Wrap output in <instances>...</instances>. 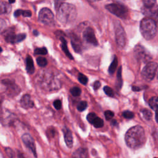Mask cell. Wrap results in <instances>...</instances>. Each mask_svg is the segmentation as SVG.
I'll list each match as a JSON object with an SVG mask.
<instances>
[{"mask_svg":"<svg viewBox=\"0 0 158 158\" xmlns=\"http://www.w3.org/2000/svg\"><path fill=\"white\" fill-rule=\"evenodd\" d=\"M71 43L73 49L76 52L79 53L81 52V43L80 41V39H78V38L74 35H73L71 37Z\"/></svg>","mask_w":158,"mask_h":158,"instance_id":"obj_15","label":"cell"},{"mask_svg":"<svg viewBox=\"0 0 158 158\" xmlns=\"http://www.w3.org/2000/svg\"><path fill=\"white\" fill-rule=\"evenodd\" d=\"M2 51V48H1V47L0 46V53H1Z\"/></svg>","mask_w":158,"mask_h":158,"instance_id":"obj_44","label":"cell"},{"mask_svg":"<svg viewBox=\"0 0 158 158\" xmlns=\"http://www.w3.org/2000/svg\"><path fill=\"white\" fill-rule=\"evenodd\" d=\"M154 158H157V157H154Z\"/></svg>","mask_w":158,"mask_h":158,"instance_id":"obj_46","label":"cell"},{"mask_svg":"<svg viewBox=\"0 0 158 158\" xmlns=\"http://www.w3.org/2000/svg\"><path fill=\"white\" fill-rule=\"evenodd\" d=\"M36 62H37L38 65L41 67H44L46 66L48 64L47 59L43 57H38L36 59Z\"/></svg>","mask_w":158,"mask_h":158,"instance_id":"obj_26","label":"cell"},{"mask_svg":"<svg viewBox=\"0 0 158 158\" xmlns=\"http://www.w3.org/2000/svg\"><path fill=\"white\" fill-rule=\"evenodd\" d=\"M93 89L94 90H97L98 89L100 86H101V83L99 81L97 80V81H95L94 83H93Z\"/></svg>","mask_w":158,"mask_h":158,"instance_id":"obj_38","label":"cell"},{"mask_svg":"<svg viewBox=\"0 0 158 158\" xmlns=\"http://www.w3.org/2000/svg\"><path fill=\"white\" fill-rule=\"evenodd\" d=\"M87 107H88L87 102L86 101H81L78 103L77 108L78 110L82 112V111L85 110L87 108Z\"/></svg>","mask_w":158,"mask_h":158,"instance_id":"obj_27","label":"cell"},{"mask_svg":"<svg viewBox=\"0 0 158 158\" xmlns=\"http://www.w3.org/2000/svg\"><path fill=\"white\" fill-rule=\"evenodd\" d=\"M20 103V106L25 109L32 108L34 106V102L31 100V96L28 94H24L22 97Z\"/></svg>","mask_w":158,"mask_h":158,"instance_id":"obj_13","label":"cell"},{"mask_svg":"<svg viewBox=\"0 0 158 158\" xmlns=\"http://www.w3.org/2000/svg\"><path fill=\"white\" fill-rule=\"evenodd\" d=\"M132 90L133 91H140V90H141V89L139 88V87H138V86H132Z\"/></svg>","mask_w":158,"mask_h":158,"instance_id":"obj_40","label":"cell"},{"mask_svg":"<svg viewBox=\"0 0 158 158\" xmlns=\"http://www.w3.org/2000/svg\"><path fill=\"white\" fill-rule=\"evenodd\" d=\"M143 2L144 8L152 9L155 5V3L156 2V1H152V0H145V1H143Z\"/></svg>","mask_w":158,"mask_h":158,"instance_id":"obj_28","label":"cell"},{"mask_svg":"<svg viewBox=\"0 0 158 158\" xmlns=\"http://www.w3.org/2000/svg\"><path fill=\"white\" fill-rule=\"evenodd\" d=\"M96 117H97V115H96V114L95 113H94V112H90V113H89V114L87 115V116H86V119H87V120L91 124L92 122H93V121L94 120V119Z\"/></svg>","mask_w":158,"mask_h":158,"instance_id":"obj_34","label":"cell"},{"mask_svg":"<svg viewBox=\"0 0 158 158\" xmlns=\"http://www.w3.org/2000/svg\"><path fill=\"white\" fill-rule=\"evenodd\" d=\"M10 10V4L4 1H0V14H8Z\"/></svg>","mask_w":158,"mask_h":158,"instance_id":"obj_19","label":"cell"},{"mask_svg":"<svg viewBox=\"0 0 158 158\" xmlns=\"http://www.w3.org/2000/svg\"><path fill=\"white\" fill-rule=\"evenodd\" d=\"M141 113L143 117V118L146 120H150L152 118V112L147 109H143L142 110H141Z\"/></svg>","mask_w":158,"mask_h":158,"instance_id":"obj_24","label":"cell"},{"mask_svg":"<svg viewBox=\"0 0 158 158\" xmlns=\"http://www.w3.org/2000/svg\"><path fill=\"white\" fill-rule=\"evenodd\" d=\"M104 115H105L106 119L107 120H110L111 118H112L114 117V113L111 110H106L104 112Z\"/></svg>","mask_w":158,"mask_h":158,"instance_id":"obj_36","label":"cell"},{"mask_svg":"<svg viewBox=\"0 0 158 158\" xmlns=\"http://www.w3.org/2000/svg\"><path fill=\"white\" fill-rule=\"evenodd\" d=\"M47 53L48 50L45 47L36 48L34 51V54L36 55H46Z\"/></svg>","mask_w":158,"mask_h":158,"instance_id":"obj_29","label":"cell"},{"mask_svg":"<svg viewBox=\"0 0 158 158\" xmlns=\"http://www.w3.org/2000/svg\"><path fill=\"white\" fill-rule=\"evenodd\" d=\"M14 15L15 17H19L20 15H23L25 17H30L31 16V12L29 10H22V9H17L16 10Z\"/></svg>","mask_w":158,"mask_h":158,"instance_id":"obj_21","label":"cell"},{"mask_svg":"<svg viewBox=\"0 0 158 158\" xmlns=\"http://www.w3.org/2000/svg\"><path fill=\"white\" fill-rule=\"evenodd\" d=\"M125 141L127 145L133 149L141 148L146 142V135L144 128L140 125L130 128L125 133Z\"/></svg>","mask_w":158,"mask_h":158,"instance_id":"obj_1","label":"cell"},{"mask_svg":"<svg viewBox=\"0 0 158 158\" xmlns=\"http://www.w3.org/2000/svg\"><path fill=\"white\" fill-rule=\"evenodd\" d=\"M103 90L104 91V93L109 96L110 97H113L114 96V92H113V90L112 89L108 86H105L104 88H103Z\"/></svg>","mask_w":158,"mask_h":158,"instance_id":"obj_33","label":"cell"},{"mask_svg":"<svg viewBox=\"0 0 158 158\" xmlns=\"http://www.w3.org/2000/svg\"><path fill=\"white\" fill-rule=\"evenodd\" d=\"M18 157H19V158H25V157L23 156V155L22 154H21V153H19V154H18Z\"/></svg>","mask_w":158,"mask_h":158,"instance_id":"obj_42","label":"cell"},{"mask_svg":"<svg viewBox=\"0 0 158 158\" xmlns=\"http://www.w3.org/2000/svg\"><path fill=\"white\" fill-rule=\"evenodd\" d=\"M149 107L155 112L157 109V97L153 96L149 100Z\"/></svg>","mask_w":158,"mask_h":158,"instance_id":"obj_23","label":"cell"},{"mask_svg":"<svg viewBox=\"0 0 158 158\" xmlns=\"http://www.w3.org/2000/svg\"><path fill=\"white\" fill-rule=\"evenodd\" d=\"M53 105L56 110H60L62 107V102L59 99H56L54 101Z\"/></svg>","mask_w":158,"mask_h":158,"instance_id":"obj_37","label":"cell"},{"mask_svg":"<svg viewBox=\"0 0 158 158\" xmlns=\"http://www.w3.org/2000/svg\"><path fill=\"white\" fill-rule=\"evenodd\" d=\"M105 7L110 13L120 19H125L128 17V9L123 4L118 3H111L107 4Z\"/></svg>","mask_w":158,"mask_h":158,"instance_id":"obj_4","label":"cell"},{"mask_svg":"<svg viewBox=\"0 0 158 158\" xmlns=\"http://www.w3.org/2000/svg\"><path fill=\"white\" fill-rule=\"evenodd\" d=\"M157 70V63L154 62H149L143 67L141 71V77L144 80L147 81H151L154 78Z\"/></svg>","mask_w":158,"mask_h":158,"instance_id":"obj_5","label":"cell"},{"mask_svg":"<svg viewBox=\"0 0 158 158\" xmlns=\"http://www.w3.org/2000/svg\"><path fill=\"white\" fill-rule=\"evenodd\" d=\"M0 108H1V102H0Z\"/></svg>","mask_w":158,"mask_h":158,"instance_id":"obj_45","label":"cell"},{"mask_svg":"<svg viewBox=\"0 0 158 158\" xmlns=\"http://www.w3.org/2000/svg\"><path fill=\"white\" fill-rule=\"evenodd\" d=\"M33 34H34V35H35V36H38V35H39V32H38L37 30H34V31H33Z\"/></svg>","mask_w":158,"mask_h":158,"instance_id":"obj_43","label":"cell"},{"mask_svg":"<svg viewBox=\"0 0 158 158\" xmlns=\"http://www.w3.org/2000/svg\"><path fill=\"white\" fill-rule=\"evenodd\" d=\"M6 153L9 158H15V152L14 151L10 148H6Z\"/></svg>","mask_w":158,"mask_h":158,"instance_id":"obj_35","label":"cell"},{"mask_svg":"<svg viewBox=\"0 0 158 158\" xmlns=\"http://www.w3.org/2000/svg\"><path fill=\"white\" fill-rule=\"evenodd\" d=\"M60 40L61 41V48L63 51V52L65 53V54L71 60L73 59V57L71 54V53L69 52V50L67 47V41L63 36H60Z\"/></svg>","mask_w":158,"mask_h":158,"instance_id":"obj_16","label":"cell"},{"mask_svg":"<svg viewBox=\"0 0 158 158\" xmlns=\"http://www.w3.org/2000/svg\"><path fill=\"white\" fill-rule=\"evenodd\" d=\"M123 84V80L122 78V66H120L117 70L116 78V86L117 89H121Z\"/></svg>","mask_w":158,"mask_h":158,"instance_id":"obj_20","label":"cell"},{"mask_svg":"<svg viewBox=\"0 0 158 158\" xmlns=\"http://www.w3.org/2000/svg\"><path fill=\"white\" fill-rule=\"evenodd\" d=\"M78 80L83 85H86V83H88V81L87 77L81 73H78Z\"/></svg>","mask_w":158,"mask_h":158,"instance_id":"obj_31","label":"cell"},{"mask_svg":"<svg viewBox=\"0 0 158 158\" xmlns=\"http://www.w3.org/2000/svg\"><path fill=\"white\" fill-rule=\"evenodd\" d=\"M87 149L83 148H80L77 149L73 154V158H87Z\"/></svg>","mask_w":158,"mask_h":158,"instance_id":"obj_18","label":"cell"},{"mask_svg":"<svg viewBox=\"0 0 158 158\" xmlns=\"http://www.w3.org/2000/svg\"><path fill=\"white\" fill-rule=\"evenodd\" d=\"M134 54L136 59L141 62H148L152 58L148 51L140 44H137L135 47Z\"/></svg>","mask_w":158,"mask_h":158,"instance_id":"obj_9","label":"cell"},{"mask_svg":"<svg viewBox=\"0 0 158 158\" xmlns=\"http://www.w3.org/2000/svg\"><path fill=\"white\" fill-rule=\"evenodd\" d=\"M38 20L42 23L52 26L54 24V17L52 12L47 7L42 8L38 15Z\"/></svg>","mask_w":158,"mask_h":158,"instance_id":"obj_6","label":"cell"},{"mask_svg":"<svg viewBox=\"0 0 158 158\" xmlns=\"http://www.w3.org/2000/svg\"><path fill=\"white\" fill-rule=\"evenodd\" d=\"M83 38L85 42L93 46H96L98 44L94 30L91 27H87L83 32Z\"/></svg>","mask_w":158,"mask_h":158,"instance_id":"obj_11","label":"cell"},{"mask_svg":"<svg viewBox=\"0 0 158 158\" xmlns=\"http://www.w3.org/2000/svg\"><path fill=\"white\" fill-rule=\"evenodd\" d=\"M115 37L117 46L120 49L123 48L126 44V34L119 22L115 27Z\"/></svg>","mask_w":158,"mask_h":158,"instance_id":"obj_7","label":"cell"},{"mask_svg":"<svg viewBox=\"0 0 158 158\" xmlns=\"http://www.w3.org/2000/svg\"><path fill=\"white\" fill-rule=\"evenodd\" d=\"M22 139L25 145L31 151L34 156L36 157V151L35 143L31 136L28 133H25L22 136Z\"/></svg>","mask_w":158,"mask_h":158,"instance_id":"obj_12","label":"cell"},{"mask_svg":"<svg viewBox=\"0 0 158 158\" xmlns=\"http://www.w3.org/2000/svg\"><path fill=\"white\" fill-rule=\"evenodd\" d=\"M42 86L45 88H48L49 91L59 89L60 88V81L52 75L44 76V80H42Z\"/></svg>","mask_w":158,"mask_h":158,"instance_id":"obj_8","label":"cell"},{"mask_svg":"<svg viewBox=\"0 0 158 158\" xmlns=\"http://www.w3.org/2000/svg\"><path fill=\"white\" fill-rule=\"evenodd\" d=\"M122 115L127 119H131L134 117V113L130 110H125L122 112Z\"/></svg>","mask_w":158,"mask_h":158,"instance_id":"obj_32","label":"cell"},{"mask_svg":"<svg viewBox=\"0 0 158 158\" xmlns=\"http://www.w3.org/2000/svg\"><path fill=\"white\" fill-rule=\"evenodd\" d=\"M56 10L57 20L64 25L72 23L77 17V9L72 4L62 1Z\"/></svg>","mask_w":158,"mask_h":158,"instance_id":"obj_2","label":"cell"},{"mask_svg":"<svg viewBox=\"0 0 158 158\" xmlns=\"http://www.w3.org/2000/svg\"><path fill=\"white\" fill-rule=\"evenodd\" d=\"M4 36L6 41L12 44H15V43L21 42L23 40H24L26 38L25 33L15 34L12 31H6L4 32Z\"/></svg>","mask_w":158,"mask_h":158,"instance_id":"obj_10","label":"cell"},{"mask_svg":"<svg viewBox=\"0 0 158 158\" xmlns=\"http://www.w3.org/2000/svg\"><path fill=\"white\" fill-rule=\"evenodd\" d=\"M26 70L29 74H33L35 72V67L32 57L28 55L26 57Z\"/></svg>","mask_w":158,"mask_h":158,"instance_id":"obj_17","label":"cell"},{"mask_svg":"<svg viewBox=\"0 0 158 158\" xmlns=\"http://www.w3.org/2000/svg\"><path fill=\"white\" fill-rule=\"evenodd\" d=\"M94 127L96 128H101L104 125V121L102 118L100 117H98V116L94 119L91 123Z\"/></svg>","mask_w":158,"mask_h":158,"instance_id":"obj_25","label":"cell"},{"mask_svg":"<svg viewBox=\"0 0 158 158\" xmlns=\"http://www.w3.org/2000/svg\"><path fill=\"white\" fill-rule=\"evenodd\" d=\"M140 32L147 40L154 38L157 33V24L156 21L149 17L143 19L140 22Z\"/></svg>","mask_w":158,"mask_h":158,"instance_id":"obj_3","label":"cell"},{"mask_svg":"<svg viewBox=\"0 0 158 158\" xmlns=\"http://www.w3.org/2000/svg\"><path fill=\"white\" fill-rule=\"evenodd\" d=\"M70 93L72 94V96H78L81 94V90L80 88L77 87V86H75V87H73L72 88L70 89Z\"/></svg>","mask_w":158,"mask_h":158,"instance_id":"obj_30","label":"cell"},{"mask_svg":"<svg viewBox=\"0 0 158 158\" xmlns=\"http://www.w3.org/2000/svg\"><path fill=\"white\" fill-rule=\"evenodd\" d=\"M63 132H64V140H65V144L69 148H71L73 146V143L72 133L71 131L67 128H65L63 129Z\"/></svg>","mask_w":158,"mask_h":158,"instance_id":"obj_14","label":"cell"},{"mask_svg":"<svg viewBox=\"0 0 158 158\" xmlns=\"http://www.w3.org/2000/svg\"><path fill=\"white\" fill-rule=\"evenodd\" d=\"M117 64H118L117 57L116 56H115L112 62H111V64L108 69V72L110 75H112L115 72V71L117 69Z\"/></svg>","mask_w":158,"mask_h":158,"instance_id":"obj_22","label":"cell"},{"mask_svg":"<svg viewBox=\"0 0 158 158\" xmlns=\"http://www.w3.org/2000/svg\"><path fill=\"white\" fill-rule=\"evenodd\" d=\"M6 21L4 19L0 18V30H3L6 27Z\"/></svg>","mask_w":158,"mask_h":158,"instance_id":"obj_39","label":"cell"},{"mask_svg":"<svg viewBox=\"0 0 158 158\" xmlns=\"http://www.w3.org/2000/svg\"><path fill=\"white\" fill-rule=\"evenodd\" d=\"M111 124L112 125H117V122L115 120H112V122H111Z\"/></svg>","mask_w":158,"mask_h":158,"instance_id":"obj_41","label":"cell"}]
</instances>
